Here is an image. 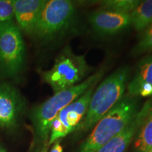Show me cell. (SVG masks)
Here are the masks:
<instances>
[{"instance_id":"cell-8","label":"cell","mask_w":152,"mask_h":152,"mask_svg":"<svg viewBox=\"0 0 152 152\" xmlns=\"http://www.w3.org/2000/svg\"><path fill=\"white\" fill-rule=\"evenodd\" d=\"M89 21L93 30L102 35H115L131 26L130 14L109 9L92 13Z\"/></svg>"},{"instance_id":"cell-2","label":"cell","mask_w":152,"mask_h":152,"mask_svg":"<svg viewBox=\"0 0 152 152\" xmlns=\"http://www.w3.org/2000/svg\"><path fill=\"white\" fill-rule=\"evenodd\" d=\"M104 73V70L101 69L82 83L56 92L54 96L33 110L31 118L36 140L39 144L46 143L52 123L61 110L77 99L90 87L96 85Z\"/></svg>"},{"instance_id":"cell-1","label":"cell","mask_w":152,"mask_h":152,"mask_svg":"<svg viewBox=\"0 0 152 152\" xmlns=\"http://www.w3.org/2000/svg\"><path fill=\"white\" fill-rule=\"evenodd\" d=\"M129 76L130 69L123 66L101 83L93 92L86 113L75 130L79 132L90 130L122 99Z\"/></svg>"},{"instance_id":"cell-4","label":"cell","mask_w":152,"mask_h":152,"mask_svg":"<svg viewBox=\"0 0 152 152\" xmlns=\"http://www.w3.org/2000/svg\"><path fill=\"white\" fill-rule=\"evenodd\" d=\"M84 55H77L66 47L49 71L42 73L45 82L58 92L78 84L90 71Z\"/></svg>"},{"instance_id":"cell-18","label":"cell","mask_w":152,"mask_h":152,"mask_svg":"<svg viewBox=\"0 0 152 152\" xmlns=\"http://www.w3.org/2000/svg\"><path fill=\"white\" fill-rule=\"evenodd\" d=\"M50 152H63V148L59 143V142H56L53 146Z\"/></svg>"},{"instance_id":"cell-15","label":"cell","mask_w":152,"mask_h":152,"mask_svg":"<svg viewBox=\"0 0 152 152\" xmlns=\"http://www.w3.org/2000/svg\"><path fill=\"white\" fill-rule=\"evenodd\" d=\"M141 32L140 39L132 49V54L134 55L152 52V23Z\"/></svg>"},{"instance_id":"cell-12","label":"cell","mask_w":152,"mask_h":152,"mask_svg":"<svg viewBox=\"0 0 152 152\" xmlns=\"http://www.w3.org/2000/svg\"><path fill=\"white\" fill-rule=\"evenodd\" d=\"M144 84L152 85V55L139 63L136 73L128 85L129 96H137L139 88Z\"/></svg>"},{"instance_id":"cell-7","label":"cell","mask_w":152,"mask_h":152,"mask_svg":"<svg viewBox=\"0 0 152 152\" xmlns=\"http://www.w3.org/2000/svg\"><path fill=\"white\" fill-rule=\"evenodd\" d=\"M23 108V102L18 91L9 83H0V127L16 126Z\"/></svg>"},{"instance_id":"cell-9","label":"cell","mask_w":152,"mask_h":152,"mask_svg":"<svg viewBox=\"0 0 152 152\" xmlns=\"http://www.w3.org/2000/svg\"><path fill=\"white\" fill-rule=\"evenodd\" d=\"M151 108V102H146L128 124L96 152H125L136 137L139 129Z\"/></svg>"},{"instance_id":"cell-16","label":"cell","mask_w":152,"mask_h":152,"mask_svg":"<svg viewBox=\"0 0 152 152\" xmlns=\"http://www.w3.org/2000/svg\"><path fill=\"white\" fill-rule=\"evenodd\" d=\"M142 0H102V4L109 10L130 14Z\"/></svg>"},{"instance_id":"cell-21","label":"cell","mask_w":152,"mask_h":152,"mask_svg":"<svg viewBox=\"0 0 152 152\" xmlns=\"http://www.w3.org/2000/svg\"><path fill=\"white\" fill-rule=\"evenodd\" d=\"M0 152H6V151H5L4 149H3L2 148L0 147Z\"/></svg>"},{"instance_id":"cell-13","label":"cell","mask_w":152,"mask_h":152,"mask_svg":"<svg viewBox=\"0 0 152 152\" xmlns=\"http://www.w3.org/2000/svg\"><path fill=\"white\" fill-rule=\"evenodd\" d=\"M130 15L131 26L141 32L152 23V0H142Z\"/></svg>"},{"instance_id":"cell-10","label":"cell","mask_w":152,"mask_h":152,"mask_svg":"<svg viewBox=\"0 0 152 152\" xmlns=\"http://www.w3.org/2000/svg\"><path fill=\"white\" fill-rule=\"evenodd\" d=\"M95 85L90 87L77 99L61 110L56 117L59 121L66 134L76 129L84 118L94 92Z\"/></svg>"},{"instance_id":"cell-5","label":"cell","mask_w":152,"mask_h":152,"mask_svg":"<svg viewBox=\"0 0 152 152\" xmlns=\"http://www.w3.org/2000/svg\"><path fill=\"white\" fill-rule=\"evenodd\" d=\"M26 48L20 30L12 20L0 23V77H16L23 69Z\"/></svg>"},{"instance_id":"cell-6","label":"cell","mask_w":152,"mask_h":152,"mask_svg":"<svg viewBox=\"0 0 152 152\" xmlns=\"http://www.w3.org/2000/svg\"><path fill=\"white\" fill-rule=\"evenodd\" d=\"M74 15L72 0H47L33 35L51 40L68 28Z\"/></svg>"},{"instance_id":"cell-22","label":"cell","mask_w":152,"mask_h":152,"mask_svg":"<svg viewBox=\"0 0 152 152\" xmlns=\"http://www.w3.org/2000/svg\"><path fill=\"white\" fill-rule=\"evenodd\" d=\"M145 152H152V148L151 149H149V150H148V151H145Z\"/></svg>"},{"instance_id":"cell-17","label":"cell","mask_w":152,"mask_h":152,"mask_svg":"<svg viewBox=\"0 0 152 152\" xmlns=\"http://www.w3.org/2000/svg\"><path fill=\"white\" fill-rule=\"evenodd\" d=\"M15 0H0V23L12 20L14 16Z\"/></svg>"},{"instance_id":"cell-3","label":"cell","mask_w":152,"mask_h":152,"mask_svg":"<svg viewBox=\"0 0 152 152\" xmlns=\"http://www.w3.org/2000/svg\"><path fill=\"white\" fill-rule=\"evenodd\" d=\"M135 97L127 96L98 121L77 152H96L121 132L138 112Z\"/></svg>"},{"instance_id":"cell-11","label":"cell","mask_w":152,"mask_h":152,"mask_svg":"<svg viewBox=\"0 0 152 152\" xmlns=\"http://www.w3.org/2000/svg\"><path fill=\"white\" fill-rule=\"evenodd\" d=\"M47 0H15L14 16L18 28L33 35L34 29Z\"/></svg>"},{"instance_id":"cell-20","label":"cell","mask_w":152,"mask_h":152,"mask_svg":"<svg viewBox=\"0 0 152 152\" xmlns=\"http://www.w3.org/2000/svg\"><path fill=\"white\" fill-rule=\"evenodd\" d=\"M47 145H45V147L43 148V149H42V152H47Z\"/></svg>"},{"instance_id":"cell-19","label":"cell","mask_w":152,"mask_h":152,"mask_svg":"<svg viewBox=\"0 0 152 152\" xmlns=\"http://www.w3.org/2000/svg\"><path fill=\"white\" fill-rule=\"evenodd\" d=\"M102 0H75V1L79 4H93Z\"/></svg>"},{"instance_id":"cell-14","label":"cell","mask_w":152,"mask_h":152,"mask_svg":"<svg viewBox=\"0 0 152 152\" xmlns=\"http://www.w3.org/2000/svg\"><path fill=\"white\" fill-rule=\"evenodd\" d=\"M134 147L138 152H145L152 148V108L137 132Z\"/></svg>"}]
</instances>
